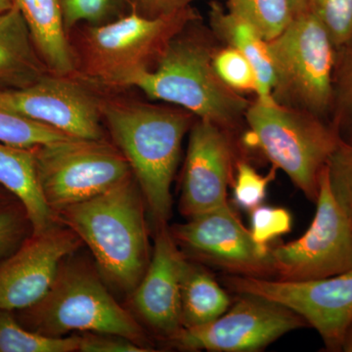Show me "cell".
<instances>
[{"instance_id": "cell-12", "label": "cell", "mask_w": 352, "mask_h": 352, "mask_svg": "<svg viewBox=\"0 0 352 352\" xmlns=\"http://www.w3.org/2000/svg\"><path fill=\"white\" fill-rule=\"evenodd\" d=\"M190 258L227 275L274 278L271 247L258 244L229 203L170 227Z\"/></svg>"}, {"instance_id": "cell-32", "label": "cell", "mask_w": 352, "mask_h": 352, "mask_svg": "<svg viewBox=\"0 0 352 352\" xmlns=\"http://www.w3.org/2000/svg\"><path fill=\"white\" fill-rule=\"evenodd\" d=\"M28 224L29 219L22 206L7 201L0 203V261L24 242Z\"/></svg>"}, {"instance_id": "cell-26", "label": "cell", "mask_w": 352, "mask_h": 352, "mask_svg": "<svg viewBox=\"0 0 352 352\" xmlns=\"http://www.w3.org/2000/svg\"><path fill=\"white\" fill-rule=\"evenodd\" d=\"M67 32L85 23L101 25L119 19L129 8L126 0H58Z\"/></svg>"}, {"instance_id": "cell-14", "label": "cell", "mask_w": 352, "mask_h": 352, "mask_svg": "<svg viewBox=\"0 0 352 352\" xmlns=\"http://www.w3.org/2000/svg\"><path fill=\"white\" fill-rule=\"evenodd\" d=\"M235 133L196 119L189 131L179 212L186 219L226 205L237 163Z\"/></svg>"}, {"instance_id": "cell-16", "label": "cell", "mask_w": 352, "mask_h": 352, "mask_svg": "<svg viewBox=\"0 0 352 352\" xmlns=\"http://www.w3.org/2000/svg\"><path fill=\"white\" fill-rule=\"evenodd\" d=\"M147 270L132 292V307L152 331L170 340L183 328L182 277L186 256L176 244L168 224L156 226Z\"/></svg>"}, {"instance_id": "cell-35", "label": "cell", "mask_w": 352, "mask_h": 352, "mask_svg": "<svg viewBox=\"0 0 352 352\" xmlns=\"http://www.w3.org/2000/svg\"><path fill=\"white\" fill-rule=\"evenodd\" d=\"M344 352H352V323L347 329L344 340H342V351Z\"/></svg>"}, {"instance_id": "cell-28", "label": "cell", "mask_w": 352, "mask_h": 352, "mask_svg": "<svg viewBox=\"0 0 352 352\" xmlns=\"http://www.w3.org/2000/svg\"><path fill=\"white\" fill-rule=\"evenodd\" d=\"M215 72L227 87L235 91L252 92L256 95L258 82L252 64L239 50L220 45L214 57Z\"/></svg>"}, {"instance_id": "cell-7", "label": "cell", "mask_w": 352, "mask_h": 352, "mask_svg": "<svg viewBox=\"0 0 352 352\" xmlns=\"http://www.w3.org/2000/svg\"><path fill=\"white\" fill-rule=\"evenodd\" d=\"M267 43L275 71L273 101L331 122L337 50L325 28L305 9Z\"/></svg>"}, {"instance_id": "cell-37", "label": "cell", "mask_w": 352, "mask_h": 352, "mask_svg": "<svg viewBox=\"0 0 352 352\" xmlns=\"http://www.w3.org/2000/svg\"><path fill=\"white\" fill-rule=\"evenodd\" d=\"M14 6L13 0H0V13L10 10Z\"/></svg>"}, {"instance_id": "cell-19", "label": "cell", "mask_w": 352, "mask_h": 352, "mask_svg": "<svg viewBox=\"0 0 352 352\" xmlns=\"http://www.w3.org/2000/svg\"><path fill=\"white\" fill-rule=\"evenodd\" d=\"M48 73L17 6L0 13V91L29 87Z\"/></svg>"}, {"instance_id": "cell-2", "label": "cell", "mask_w": 352, "mask_h": 352, "mask_svg": "<svg viewBox=\"0 0 352 352\" xmlns=\"http://www.w3.org/2000/svg\"><path fill=\"white\" fill-rule=\"evenodd\" d=\"M100 111L155 224H168L173 210L171 184L183 139L197 118L182 108L124 99H100Z\"/></svg>"}, {"instance_id": "cell-20", "label": "cell", "mask_w": 352, "mask_h": 352, "mask_svg": "<svg viewBox=\"0 0 352 352\" xmlns=\"http://www.w3.org/2000/svg\"><path fill=\"white\" fill-rule=\"evenodd\" d=\"M208 25L214 36L224 45L232 46L252 64L258 82L256 99L273 101L275 71L268 48L267 41L261 36L254 25L212 2L208 11Z\"/></svg>"}, {"instance_id": "cell-18", "label": "cell", "mask_w": 352, "mask_h": 352, "mask_svg": "<svg viewBox=\"0 0 352 352\" xmlns=\"http://www.w3.org/2000/svg\"><path fill=\"white\" fill-rule=\"evenodd\" d=\"M0 185L19 201L32 234L43 233L58 223L39 184L34 149L0 142Z\"/></svg>"}, {"instance_id": "cell-29", "label": "cell", "mask_w": 352, "mask_h": 352, "mask_svg": "<svg viewBox=\"0 0 352 352\" xmlns=\"http://www.w3.org/2000/svg\"><path fill=\"white\" fill-rule=\"evenodd\" d=\"M277 170L276 166H272L267 175H261L251 164L238 159L232 185L236 205L249 212L261 206L268 186L276 177Z\"/></svg>"}, {"instance_id": "cell-4", "label": "cell", "mask_w": 352, "mask_h": 352, "mask_svg": "<svg viewBox=\"0 0 352 352\" xmlns=\"http://www.w3.org/2000/svg\"><path fill=\"white\" fill-rule=\"evenodd\" d=\"M72 256L60 266L47 294L36 305L20 310L18 320L50 337L78 332L110 333L126 338L148 352L155 351L144 328L115 300L100 273Z\"/></svg>"}, {"instance_id": "cell-38", "label": "cell", "mask_w": 352, "mask_h": 352, "mask_svg": "<svg viewBox=\"0 0 352 352\" xmlns=\"http://www.w3.org/2000/svg\"><path fill=\"white\" fill-rule=\"evenodd\" d=\"M6 198H4L3 194L0 193V203H2V201H6Z\"/></svg>"}, {"instance_id": "cell-22", "label": "cell", "mask_w": 352, "mask_h": 352, "mask_svg": "<svg viewBox=\"0 0 352 352\" xmlns=\"http://www.w3.org/2000/svg\"><path fill=\"white\" fill-rule=\"evenodd\" d=\"M75 351H78V335H43L25 327L13 311L0 309V352Z\"/></svg>"}, {"instance_id": "cell-21", "label": "cell", "mask_w": 352, "mask_h": 352, "mask_svg": "<svg viewBox=\"0 0 352 352\" xmlns=\"http://www.w3.org/2000/svg\"><path fill=\"white\" fill-rule=\"evenodd\" d=\"M231 307L226 289L207 270L186 256L182 277L183 328L205 325Z\"/></svg>"}, {"instance_id": "cell-1", "label": "cell", "mask_w": 352, "mask_h": 352, "mask_svg": "<svg viewBox=\"0 0 352 352\" xmlns=\"http://www.w3.org/2000/svg\"><path fill=\"white\" fill-rule=\"evenodd\" d=\"M219 43L201 17L193 20L170 39L154 68L134 76L127 87L138 88L152 100L173 104L235 133L252 101L227 87L215 72Z\"/></svg>"}, {"instance_id": "cell-5", "label": "cell", "mask_w": 352, "mask_h": 352, "mask_svg": "<svg viewBox=\"0 0 352 352\" xmlns=\"http://www.w3.org/2000/svg\"><path fill=\"white\" fill-rule=\"evenodd\" d=\"M198 18L191 6L157 18L131 11L108 24L87 25L80 38V74L102 87H127L134 76L154 68L170 39Z\"/></svg>"}, {"instance_id": "cell-33", "label": "cell", "mask_w": 352, "mask_h": 352, "mask_svg": "<svg viewBox=\"0 0 352 352\" xmlns=\"http://www.w3.org/2000/svg\"><path fill=\"white\" fill-rule=\"evenodd\" d=\"M78 352H148L142 346L117 335L82 333L78 335Z\"/></svg>"}, {"instance_id": "cell-25", "label": "cell", "mask_w": 352, "mask_h": 352, "mask_svg": "<svg viewBox=\"0 0 352 352\" xmlns=\"http://www.w3.org/2000/svg\"><path fill=\"white\" fill-rule=\"evenodd\" d=\"M69 138L52 127L0 108V142L34 149Z\"/></svg>"}, {"instance_id": "cell-23", "label": "cell", "mask_w": 352, "mask_h": 352, "mask_svg": "<svg viewBox=\"0 0 352 352\" xmlns=\"http://www.w3.org/2000/svg\"><path fill=\"white\" fill-rule=\"evenodd\" d=\"M228 10L247 21L266 41L288 27L294 14L291 0H226Z\"/></svg>"}, {"instance_id": "cell-31", "label": "cell", "mask_w": 352, "mask_h": 352, "mask_svg": "<svg viewBox=\"0 0 352 352\" xmlns=\"http://www.w3.org/2000/svg\"><path fill=\"white\" fill-rule=\"evenodd\" d=\"M251 214L250 231L258 244L268 245L271 241L291 232L293 219L286 208L261 205Z\"/></svg>"}, {"instance_id": "cell-27", "label": "cell", "mask_w": 352, "mask_h": 352, "mask_svg": "<svg viewBox=\"0 0 352 352\" xmlns=\"http://www.w3.org/2000/svg\"><path fill=\"white\" fill-rule=\"evenodd\" d=\"M307 10L325 28L336 50L352 41V0H305Z\"/></svg>"}, {"instance_id": "cell-36", "label": "cell", "mask_w": 352, "mask_h": 352, "mask_svg": "<svg viewBox=\"0 0 352 352\" xmlns=\"http://www.w3.org/2000/svg\"><path fill=\"white\" fill-rule=\"evenodd\" d=\"M292 8H293L294 14L298 15V13L302 12L307 9L305 0H291Z\"/></svg>"}, {"instance_id": "cell-8", "label": "cell", "mask_w": 352, "mask_h": 352, "mask_svg": "<svg viewBox=\"0 0 352 352\" xmlns=\"http://www.w3.org/2000/svg\"><path fill=\"white\" fill-rule=\"evenodd\" d=\"M39 184L53 214L94 198L132 175L106 139L66 138L34 148Z\"/></svg>"}, {"instance_id": "cell-9", "label": "cell", "mask_w": 352, "mask_h": 352, "mask_svg": "<svg viewBox=\"0 0 352 352\" xmlns=\"http://www.w3.org/2000/svg\"><path fill=\"white\" fill-rule=\"evenodd\" d=\"M221 280L237 295L263 296L289 308L317 331L328 351H342L352 323V268L335 276L307 281L227 274Z\"/></svg>"}, {"instance_id": "cell-13", "label": "cell", "mask_w": 352, "mask_h": 352, "mask_svg": "<svg viewBox=\"0 0 352 352\" xmlns=\"http://www.w3.org/2000/svg\"><path fill=\"white\" fill-rule=\"evenodd\" d=\"M0 108L46 124L69 138L105 139L100 99L72 76L48 73L29 87L2 90Z\"/></svg>"}, {"instance_id": "cell-24", "label": "cell", "mask_w": 352, "mask_h": 352, "mask_svg": "<svg viewBox=\"0 0 352 352\" xmlns=\"http://www.w3.org/2000/svg\"><path fill=\"white\" fill-rule=\"evenodd\" d=\"M331 124L340 140L352 145V41L337 50Z\"/></svg>"}, {"instance_id": "cell-3", "label": "cell", "mask_w": 352, "mask_h": 352, "mask_svg": "<svg viewBox=\"0 0 352 352\" xmlns=\"http://www.w3.org/2000/svg\"><path fill=\"white\" fill-rule=\"evenodd\" d=\"M146 208L131 175L100 195L57 210L54 217L87 245L108 283L132 294L152 256Z\"/></svg>"}, {"instance_id": "cell-6", "label": "cell", "mask_w": 352, "mask_h": 352, "mask_svg": "<svg viewBox=\"0 0 352 352\" xmlns=\"http://www.w3.org/2000/svg\"><path fill=\"white\" fill-rule=\"evenodd\" d=\"M245 122L254 145L315 203L322 173L340 140L331 122L256 99L245 112Z\"/></svg>"}, {"instance_id": "cell-10", "label": "cell", "mask_w": 352, "mask_h": 352, "mask_svg": "<svg viewBox=\"0 0 352 352\" xmlns=\"http://www.w3.org/2000/svg\"><path fill=\"white\" fill-rule=\"evenodd\" d=\"M316 212L307 232L271 248L274 279L307 281L335 276L352 268V222L333 198L327 166L320 179Z\"/></svg>"}, {"instance_id": "cell-30", "label": "cell", "mask_w": 352, "mask_h": 352, "mask_svg": "<svg viewBox=\"0 0 352 352\" xmlns=\"http://www.w3.org/2000/svg\"><path fill=\"white\" fill-rule=\"evenodd\" d=\"M333 198L352 222V145L339 140L327 164Z\"/></svg>"}, {"instance_id": "cell-17", "label": "cell", "mask_w": 352, "mask_h": 352, "mask_svg": "<svg viewBox=\"0 0 352 352\" xmlns=\"http://www.w3.org/2000/svg\"><path fill=\"white\" fill-rule=\"evenodd\" d=\"M28 25L39 57L54 75L76 74V60L58 0H13Z\"/></svg>"}, {"instance_id": "cell-15", "label": "cell", "mask_w": 352, "mask_h": 352, "mask_svg": "<svg viewBox=\"0 0 352 352\" xmlns=\"http://www.w3.org/2000/svg\"><path fill=\"white\" fill-rule=\"evenodd\" d=\"M82 245L73 231L60 223L32 234L0 261V309L20 311L38 303L50 291L65 259Z\"/></svg>"}, {"instance_id": "cell-11", "label": "cell", "mask_w": 352, "mask_h": 352, "mask_svg": "<svg viewBox=\"0 0 352 352\" xmlns=\"http://www.w3.org/2000/svg\"><path fill=\"white\" fill-rule=\"evenodd\" d=\"M307 326L302 316L281 303L238 294L236 302L219 318L205 325L182 328L171 342L190 351L258 352Z\"/></svg>"}, {"instance_id": "cell-34", "label": "cell", "mask_w": 352, "mask_h": 352, "mask_svg": "<svg viewBox=\"0 0 352 352\" xmlns=\"http://www.w3.org/2000/svg\"><path fill=\"white\" fill-rule=\"evenodd\" d=\"M194 1L196 0H126L131 11L147 18L162 17L184 10L191 7Z\"/></svg>"}]
</instances>
